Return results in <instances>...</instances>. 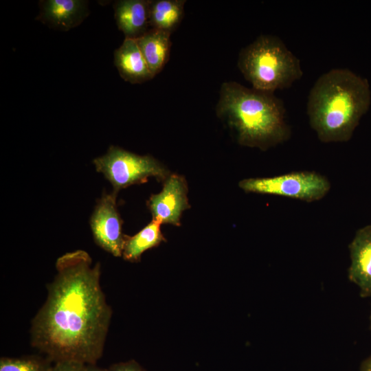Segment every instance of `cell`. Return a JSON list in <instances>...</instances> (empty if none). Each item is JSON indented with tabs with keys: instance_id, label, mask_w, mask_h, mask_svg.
Listing matches in <instances>:
<instances>
[{
	"instance_id": "1",
	"label": "cell",
	"mask_w": 371,
	"mask_h": 371,
	"mask_svg": "<svg viewBox=\"0 0 371 371\" xmlns=\"http://www.w3.org/2000/svg\"><path fill=\"white\" fill-rule=\"evenodd\" d=\"M56 269L46 300L31 322L30 344L53 363L96 364L113 314L100 284V264L76 250L60 256Z\"/></svg>"
},
{
	"instance_id": "2",
	"label": "cell",
	"mask_w": 371,
	"mask_h": 371,
	"mask_svg": "<svg viewBox=\"0 0 371 371\" xmlns=\"http://www.w3.org/2000/svg\"><path fill=\"white\" fill-rule=\"evenodd\" d=\"M370 103L367 79L348 69H333L320 76L310 91V125L322 142H347Z\"/></svg>"
},
{
	"instance_id": "3",
	"label": "cell",
	"mask_w": 371,
	"mask_h": 371,
	"mask_svg": "<svg viewBox=\"0 0 371 371\" xmlns=\"http://www.w3.org/2000/svg\"><path fill=\"white\" fill-rule=\"evenodd\" d=\"M216 113L236 130L243 146L265 150L286 141L291 134L283 102L274 93L236 82L222 84Z\"/></svg>"
},
{
	"instance_id": "4",
	"label": "cell",
	"mask_w": 371,
	"mask_h": 371,
	"mask_svg": "<svg viewBox=\"0 0 371 371\" xmlns=\"http://www.w3.org/2000/svg\"><path fill=\"white\" fill-rule=\"evenodd\" d=\"M238 66L252 88L271 93L289 87L303 75L300 60L273 35H260L242 49Z\"/></svg>"
},
{
	"instance_id": "5",
	"label": "cell",
	"mask_w": 371,
	"mask_h": 371,
	"mask_svg": "<svg viewBox=\"0 0 371 371\" xmlns=\"http://www.w3.org/2000/svg\"><path fill=\"white\" fill-rule=\"evenodd\" d=\"M95 169L110 181L113 192L133 184L144 183L150 177L158 180L168 177V170L150 156L139 155L111 146L106 153L93 160Z\"/></svg>"
},
{
	"instance_id": "6",
	"label": "cell",
	"mask_w": 371,
	"mask_h": 371,
	"mask_svg": "<svg viewBox=\"0 0 371 371\" xmlns=\"http://www.w3.org/2000/svg\"><path fill=\"white\" fill-rule=\"evenodd\" d=\"M239 186L247 192L278 195L307 202L322 199L330 188V182L324 176L312 171L245 179L240 181Z\"/></svg>"
},
{
	"instance_id": "7",
	"label": "cell",
	"mask_w": 371,
	"mask_h": 371,
	"mask_svg": "<svg viewBox=\"0 0 371 371\" xmlns=\"http://www.w3.org/2000/svg\"><path fill=\"white\" fill-rule=\"evenodd\" d=\"M117 193L104 194L91 216L90 225L95 243L115 257L122 256L125 236L116 203Z\"/></svg>"
},
{
	"instance_id": "8",
	"label": "cell",
	"mask_w": 371,
	"mask_h": 371,
	"mask_svg": "<svg viewBox=\"0 0 371 371\" xmlns=\"http://www.w3.org/2000/svg\"><path fill=\"white\" fill-rule=\"evenodd\" d=\"M185 179L172 175L165 180L162 190L153 194L147 202L153 220L161 224L180 225L182 212L190 207Z\"/></svg>"
},
{
	"instance_id": "9",
	"label": "cell",
	"mask_w": 371,
	"mask_h": 371,
	"mask_svg": "<svg viewBox=\"0 0 371 371\" xmlns=\"http://www.w3.org/2000/svg\"><path fill=\"white\" fill-rule=\"evenodd\" d=\"M348 247V279L359 287L361 297H371V225L358 229Z\"/></svg>"
},
{
	"instance_id": "10",
	"label": "cell",
	"mask_w": 371,
	"mask_h": 371,
	"mask_svg": "<svg viewBox=\"0 0 371 371\" xmlns=\"http://www.w3.org/2000/svg\"><path fill=\"white\" fill-rule=\"evenodd\" d=\"M88 13L86 1L44 0L40 2L37 19L51 27L67 31L80 25Z\"/></svg>"
},
{
	"instance_id": "11",
	"label": "cell",
	"mask_w": 371,
	"mask_h": 371,
	"mask_svg": "<svg viewBox=\"0 0 371 371\" xmlns=\"http://www.w3.org/2000/svg\"><path fill=\"white\" fill-rule=\"evenodd\" d=\"M114 64L120 76L132 84L142 83L154 77L135 38H124L114 52Z\"/></svg>"
},
{
	"instance_id": "12",
	"label": "cell",
	"mask_w": 371,
	"mask_h": 371,
	"mask_svg": "<svg viewBox=\"0 0 371 371\" xmlns=\"http://www.w3.org/2000/svg\"><path fill=\"white\" fill-rule=\"evenodd\" d=\"M150 1L120 0L115 3L116 23L125 38H137L148 30Z\"/></svg>"
},
{
	"instance_id": "13",
	"label": "cell",
	"mask_w": 371,
	"mask_h": 371,
	"mask_svg": "<svg viewBox=\"0 0 371 371\" xmlns=\"http://www.w3.org/2000/svg\"><path fill=\"white\" fill-rule=\"evenodd\" d=\"M170 35L171 32L151 28L135 38L153 76L162 70L168 60Z\"/></svg>"
},
{
	"instance_id": "14",
	"label": "cell",
	"mask_w": 371,
	"mask_h": 371,
	"mask_svg": "<svg viewBox=\"0 0 371 371\" xmlns=\"http://www.w3.org/2000/svg\"><path fill=\"white\" fill-rule=\"evenodd\" d=\"M160 225L159 222L153 219L135 235L132 236L126 235L122 251L123 258L133 262L139 261L144 251L165 241Z\"/></svg>"
},
{
	"instance_id": "15",
	"label": "cell",
	"mask_w": 371,
	"mask_h": 371,
	"mask_svg": "<svg viewBox=\"0 0 371 371\" xmlns=\"http://www.w3.org/2000/svg\"><path fill=\"white\" fill-rule=\"evenodd\" d=\"M185 3V0L151 1L150 7L151 28L172 32L182 19Z\"/></svg>"
},
{
	"instance_id": "16",
	"label": "cell",
	"mask_w": 371,
	"mask_h": 371,
	"mask_svg": "<svg viewBox=\"0 0 371 371\" xmlns=\"http://www.w3.org/2000/svg\"><path fill=\"white\" fill-rule=\"evenodd\" d=\"M53 365L47 357L36 355L0 359V371H51Z\"/></svg>"
},
{
	"instance_id": "17",
	"label": "cell",
	"mask_w": 371,
	"mask_h": 371,
	"mask_svg": "<svg viewBox=\"0 0 371 371\" xmlns=\"http://www.w3.org/2000/svg\"><path fill=\"white\" fill-rule=\"evenodd\" d=\"M86 366L80 362L63 361L54 363L51 371H85Z\"/></svg>"
},
{
	"instance_id": "18",
	"label": "cell",
	"mask_w": 371,
	"mask_h": 371,
	"mask_svg": "<svg viewBox=\"0 0 371 371\" xmlns=\"http://www.w3.org/2000/svg\"><path fill=\"white\" fill-rule=\"evenodd\" d=\"M108 371H146L136 361L130 360L126 362L113 363L109 366Z\"/></svg>"
},
{
	"instance_id": "19",
	"label": "cell",
	"mask_w": 371,
	"mask_h": 371,
	"mask_svg": "<svg viewBox=\"0 0 371 371\" xmlns=\"http://www.w3.org/2000/svg\"><path fill=\"white\" fill-rule=\"evenodd\" d=\"M360 371H371V356L362 362Z\"/></svg>"
},
{
	"instance_id": "20",
	"label": "cell",
	"mask_w": 371,
	"mask_h": 371,
	"mask_svg": "<svg viewBox=\"0 0 371 371\" xmlns=\"http://www.w3.org/2000/svg\"><path fill=\"white\" fill-rule=\"evenodd\" d=\"M85 371H108V368L97 366L96 364H87Z\"/></svg>"
},
{
	"instance_id": "21",
	"label": "cell",
	"mask_w": 371,
	"mask_h": 371,
	"mask_svg": "<svg viewBox=\"0 0 371 371\" xmlns=\"http://www.w3.org/2000/svg\"><path fill=\"white\" fill-rule=\"evenodd\" d=\"M370 330H371V314H370Z\"/></svg>"
}]
</instances>
